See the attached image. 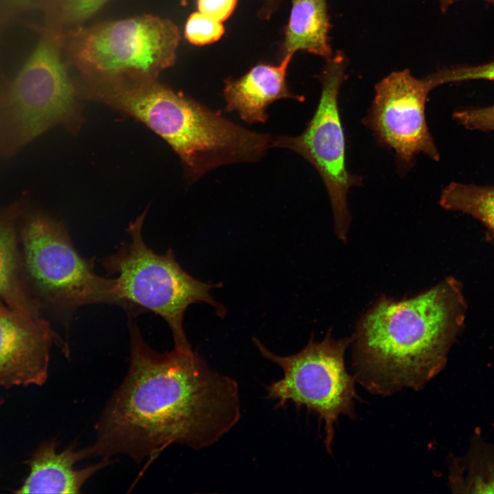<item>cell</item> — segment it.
<instances>
[{
	"mask_svg": "<svg viewBox=\"0 0 494 494\" xmlns=\"http://www.w3.org/2000/svg\"><path fill=\"white\" fill-rule=\"evenodd\" d=\"M126 376L95 425L93 456L126 455L136 463L167 446L213 445L241 417L237 381L211 370L191 350L158 353L130 322Z\"/></svg>",
	"mask_w": 494,
	"mask_h": 494,
	"instance_id": "obj_1",
	"label": "cell"
},
{
	"mask_svg": "<svg viewBox=\"0 0 494 494\" xmlns=\"http://www.w3.org/2000/svg\"><path fill=\"white\" fill-rule=\"evenodd\" d=\"M467 309L462 285L453 277L410 298L381 297L352 338L355 379L383 397L421 390L445 367Z\"/></svg>",
	"mask_w": 494,
	"mask_h": 494,
	"instance_id": "obj_2",
	"label": "cell"
},
{
	"mask_svg": "<svg viewBox=\"0 0 494 494\" xmlns=\"http://www.w3.org/2000/svg\"><path fill=\"white\" fill-rule=\"evenodd\" d=\"M38 40L0 91V161L10 159L54 126L77 115L76 90L64 54V33L25 24Z\"/></svg>",
	"mask_w": 494,
	"mask_h": 494,
	"instance_id": "obj_3",
	"label": "cell"
},
{
	"mask_svg": "<svg viewBox=\"0 0 494 494\" xmlns=\"http://www.w3.org/2000/svg\"><path fill=\"white\" fill-rule=\"evenodd\" d=\"M145 215L130 224V242L106 257L102 265L108 274L117 275L120 306L160 316L172 331L174 348L191 350L183 328L185 313L193 303H206L224 318L225 308L211 294L212 288L220 285L202 282L186 272L171 248L161 255L152 250L142 234Z\"/></svg>",
	"mask_w": 494,
	"mask_h": 494,
	"instance_id": "obj_4",
	"label": "cell"
},
{
	"mask_svg": "<svg viewBox=\"0 0 494 494\" xmlns=\"http://www.w3.org/2000/svg\"><path fill=\"white\" fill-rule=\"evenodd\" d=\"M180 39L170 20L142 15L68 30L64 54L82 81L156 79L174 64Z\"/></svg>",
	"mask_w": 494,
	"mask_h": 494,
	"instance_id": "obj_5",
	"label": "cell"
},
{
	"mask_svg": "<svg viewBox=\"0 0 494 494\" xmlns=\"http://www.w3.org/2000/svg\"><path fill=\"white\" fill-rule=\"evenodd\" d=\"M21 220L23 270L43 306L70 320L87 305H120L115 279L95 272L94 259L80 255L62 222L42 211L26 209Z\"/></svg>",
	"mask_w": 494,
	"mask_h": 494,
	"instance_id": "obj_6",
	"label": "cell"
},
{
	"mask_svg": "<svg viewBox=\"0 0 494 494\" xmlns=\"http://www.w3.org/2000/svg\"><path fill=\"white\" fill-rule=\"evenodd\" d=\"M255 345L263 357L277 364L283 377L266 388L268 397L278 406L288 402L305 406L325 423V445L331 452L334 423L340 415L355 417V378L346 370L344 354L352 338H332L330 331L320 342L313 339L298 353L281 356L272 353L258 339Z\"/></svg>",
	"mask_w": 494,
	"mask_h": 494,
	"instance_id": "obj_7",
	"label": "cell"
},
{
	"mask_svg": "<svg viewBox=\"0 0 494 494\" xmlns=\"http://www.w3.org/2000/svg\"><path fill=\"white\" fill-rule=\"evenodd\" d=\"M348 65L346 56L340 50L326 60L319 76V102L305 130L296 137H274L273 142V148L296 152L317 170L329 195L335 233L344 242L351 220L348 192L362 184V178L351 174L346 168L345 137L338 108L339 92Z\"/></svg>",
	"mask_w": 494,
	"mask_h": 494,
	"instance_id": "obj_8",
	"label": "cell"
},
{
	"mask_svg": "<svg viewBox=\"0 0 494 494\" xmlns=\"http://www.w3.org/2000/svg\"><path fill=\"white\" fill-rule=\"evenodd\" d=\"M84 93L143 122L165 140L180 160L193 155L212 128L207 106L156 79L123 78L83 82Z\"/></svg>",
	"mask_w": 494,
	"mask_h": 494,
	"instance_id": "obj_9",
	"label": "cell"
},
{
	"mask_svg": "<svg viewBox=\"0 0 494 494\" xmlns=\"http://www.w3.org/2000/svg\"><path fill=\"white\" fill-rule=\"evenodd\" d=\"M431 90L425 78L418 79L408 69L390 73L375 86L374 98L363 123L380 144L394 151L401 172L408 170L419 154L434 161L440 159L425 119Z\"/></svg>",
	"mask_w": 494,
	"mask_h": 494,
	"instance_id": "obj_10",
	"label": "cell"
},
{
	"mask_svg": "<svg viewBox=\"0 0 494 494\" xmlns=\"http://www.w3.org/2000/svg\"><path fill=\"white\" fill-rule=\"evenodd\" d=\"M53 343L69 353L67 345L47 321L27 320L0 300L1 385L9 388L43 384Z\"/></svg>",
	"mask_w": 494,
	"mask_h": 494,
	"instance_id": "obj_11",
	"label": "cell"
},
{
	"mask_svg": "<svg viewBox=\"0 0 494 494\" xmlns=\"http://www.w3.org/2000/svg\"><path fill=\"white\" fill-rule=\"evenodd\" d=\"M292 56L283 58L278 65L261 63L241 78L224 81L223 95L227 112L237 111L249 124L265 123L270 104L281 99L303 102L305 97L291 92L286 80Z\"/></svg>",
	"mask_w": 494,
	"mask_h": 494,
	"instance_id": "obj_12",
	"label": "cell"
},
{
	"mask_svg": "<svg viewBox=\"0 0 494 494\" xmlns=\"http://www.w3.org/2000/svg\"><path fill=\"white\" fill-rule=\"evenodd\" d=\"M55 440L45 443L29 460L30 472L16 493H80L84 484L110 464L109 459L80 469L75 464L93 456L92 447L75 450L71 445L60 453Z\"/></svg>",
	"mask_w": 494,
	"mask_h": 494,
	"instance_id": "obj_13",
	"label": "cell"
},
{
	"mask_svg": "<svg viewBox=\"0 0 494 494\" xmlns=\"http://www.w3.org/2000/svg\"><path fill=\"white\" fill-rule=\"evenodd\" d=\"M26 205L21 198L0 207V300L26 319L43 322V305L28 285L18 248L17 223Z\"/></svg>",
	"mask_w": 494,
	"mask_h": 494,
	"instance_id": "obj_14",
	"label": "cell"
},
{
	"mask_svg": "<svg viewBox=\"0 0 494 494\" xmlns=\"http://www.w3.org/2000/svg\"><path fill=\"white\" fill-rule=\"evenodd\" d=\"M292 8L281 46L282 58L304 51L325 60L333 56L327 0H291Z\"/></svg>",
	"mask_w": 494,
	"mask_h": 494,
	"instance_id": "obj_15",
	"label": "cell"
},
{
	"mask_svg": "<svg viewBox=\"0 0 494 494\" xmlns=\"http://www.w3.org/2000/svg\"><path fill=\"white\" fill-rule=\"evenodd\" d=\"M448 480L454 493H494V445L478 430L465 454L451 459Z\"/></svg>",
	"mask_w": 494,
	"mask_h": 494,
	"instance_id": "obj_16",
	"label": "cell"
},
{
	"mask_svg": "<svg viewBox=\"0 0 494 494\" xmlns=\"http://www.w3.org/2000/svg\"><path fill=\"white\" fill-rule=\"evenodd\" d=\"M439 204L445 210L471 216L494 235V185L451 182L442 190Z\"/></svg>",
	"mask_w": 494,
	"mask_h": 494,
	"instance_id": "obj_17",
	"label": "cell"
},
{
	"mask_svg": "<svg viewBox=\"0 0 494 494\" xmlns=\"http://www.w3.org/2000/svg\"><path fill=\"white\" fill-rule=\"evenodd\" d=\"M109 0H39L34 10L42 12L45 27L65 32L83 25Z\"/></svg>",
	"mask_w": 494,
	"mask_h": 494,
	"instance_id": "obj_18",
	"label": "cell"
},
{
	"mask_svg": "<svg viewBox=\"0 0 494 494\" xmlns=\"http://www.w3.org/2000/svg\"><path fill=\"white\" fill-rule=\"evenodd\" d=\"M432 88L470 80L494 81V61L478 65H461L440 69L425 77Z\"/></svg>",
	"mask_w": 494,
	"mask_h": 494,
	"instance_id": "obj_19",
	"label": "cell"
},
{
	"mask_svg": "<svg viewBox=\"0 0 494 494\" xmlns=\"http://www.w3.org/2000/svg\"><path fill=\"white\" fill-rule=\"evenodd\" d=\"M224 33L220 22L200 12L192 13L185 26V38L192 45H205L218 40Z\"/></svg>",
	"mask_w": 494,
	"mask_h": 494,
	"instance_id": "obj_20",
	"label": "cell"
},
{
	"mask_svg": "<svg viewBox=\"0 0 494 494\" xmlns=\"http://www.w3.org/2000/svg\"><path fill=\"white\" fill-rule=\"evenodd\" d=\"M452 118L467 130L494 131V104L483 107H469L456 110Z\"/></svg>",
	"mask_w": 494,
	"mask_h": 494,
	"instance_id": "obj_21",
	"label": "cell"
},
{
	"mask_svg": "<svg viewBox=\"0 0 494 494\" xmlns=\"http://www.w3.org/2000/svg\"><path fill=\"white\" fill-rule=\"evenodd\" d=\"M39 0H0V30L3 32L21 21L24 13L34 10Z\"/></svg>",
	"mask_w": 494,
	"mask_h": 494,
	"instance_id": "obj_22",
	"label": "cell"
},
{
	"mask_svg": "<svg viewBox=\"0 0 494 494\" xmlns=\"http://www.w3.org/2000/svg\"><path fill=\"white\" fill-rule=\"evenodd\" d=\"M237 3V0H197L198 12L222 23L232 14Z\"/></svg>",
	"mask_w": 494,
	"mask_h": 494,
	"instance_id": "obj_23",
	"label": "cell"
},
{
	"mask_svg": "<svg viewBox=\"0 0 494 494\" xmlns=\"http://www.w3.org/2000/svg\"><path fill=\"white\" fill-rule=\"evenodd\" d=\"M280 0H264L262 8L260 9L259 15L263 19H269L276 10Z\"/></svg>",
	"mask_w": 494,
	"mask_h": 494,
	"instance_id": "obj_24",
	"label": "cell"
},
{
	"mask_svg": "<svg viewBox=\"0 0 494 494\" xmlns=\"http://www.w3.org/2000/svg\"><path fill=\"white\" fill-rule=\"evenodd\" d=\"M442 12H445L454 3L460 0H438ZM494 5V0H482Z\"/></svg>",
	"mask_w": 494,
	"mask_h": 494,
	"instance_id": "obj_25",
	"label": "cell"
},
{
	"mask_svg": "<svg viewBox=\"0 0 494 494\" xmlns=\"http://www.w3.org/2000/svg\"><path fill=\"white\" fill-rule=\"evenodd\" d=\"M3 32L0 30V45H1V35H2ZM7 79H8V78L5 77V75H4V73L1 69V58H0V86L3 85L4 83L6 82Z\"/></svg>",
	"mask_w": 494,
	"mask_h": 494,
	"instance_id": "obj_26",
	"label": "cell"
},
{
	"mask_svg": "<svg viewBox=\"0 0 494 494\" xmlns=\"http://www.w3.org/2000/svg\"><path fill=\"white\" fill-rule=\"evenodd\" d=\"M1 86H0V91H1Z\"/></svg>",
	"mask_w": 494,
	"mask_h": 494,
	"instance_id": "obj_27",
	"label": "cell"
}]
</instances>
